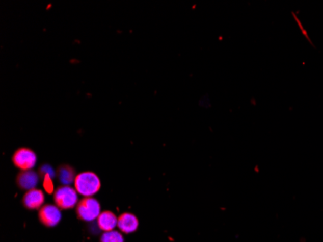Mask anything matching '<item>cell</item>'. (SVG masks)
I'll return each instance as SVG.
<instances>
[{
  "label": "cell",
  "mask_w": 323,
  "mask_h": 242,
  "mask_svg": "<svg viewBox=\"0 0 323 242\" xmlns=\"http://www.w3.org/2000/svg\"><path fill=\"white\" fill-rule=\"evenodd\" d=\"M75 189L79 195L86 198L95 195L101 188V180L93 172L78 174L75 179Z\"/></svg>",
  "instance_id": "6da1fadb"
},
{
  "label": "cell",
  "mask_w": 323,
  "mask_h": 242,
  "mask_svg": "<svg viewBox=\"0 0 323 242\" xmlns=\"http://www.w3.org/2000/svg\"><path fill=\"white\" fill-rule=\"evenodd\" d=\"M101 213L100 203L92 197L84 198L76 205V215L83 221L93 222Z\"/></svg>",
  "instance_id": "7a4b0ae2"
},
{
  "label": "cell",
  "mask_w": 323,
  "mask_h": 242,
  "mask_svg": "<svg viewBox=\"0 0 323 242\" xmlns=\"http://www.w3.org/2000/svg\"><path fill=\"white\" fill-rule=\"evenodd\" d=\"M76 189L70 185L57 188L55 192V202L60 209H71L77 205L78 197Z\"/></svg>",
  "instance_id": "3957f363"
},
{
  "label": "cell",
  "mask_w": 323,
  "mask_h": 242,
  "mask_svg": "<svg viewBox=\"0 0 323 242\" xmlns=\"http://www.w3.org/2000/svg\"><path fill=\"white\" fill-rule=\"evenodd\" d=\"M14 165L21 171H30L37 163V155L32 149L21 148L13 155Z\"/></svg>",
  "instance_id": "277c9868"
},
{
  "label": "cell",
  "mask_w": 323,
  "mask_h": 242,
  "mask_svg": "<svg viewBox=\"0 0 323 242\" xmlns=\"http://www.w3.org/2000/svg\"><path fill=\"white\" fill-rule=\"evenodd\" d=\"M62 213L60 208L55 205H45L40 208L39 219L48 228H53L61 221Z\"/></svg>",
  "instance_id": "5b68a950"
},
{
  "label": "cell",
  "mask_w": 323,
  "mask_h": 242,
  "mask_svg": "<svg viewBox=\"0 0 323 242\" xmlns=\"http://www.w3.org/2000/svg\"><path fill=\"white\" fill-rule=\"evenodd\" d=\"M39 176H40L39 174L33 172L32 170L21 171L17 177V184L20 189H23V190L29 191V190L35 189L40 179Z\"/></svg>",
  "instance_id": "8992f818"
},
{
  "label": "cell",
  "mask_w": 323,
  "mask_h": 242,
  "mask_svg": "<svg viewBox=\"0 0 323 242\" xmlns=\"http://www.w3.org/2000/svg\"><path fill=\"white\" fill-rule=\"evenodd\" d=\"M44 202H45L44 193L36 188L28 191L22 199L23 205L28 209H31V210L41 208L44 205Z\"/></svg>",
  "instance_id": "52a82bcc"
},
{
  "label": "cell",
  "mask_w": 323,
  "mask_h": 242,
  "mask_svg": "<svg viewBox=\"0 0 323 242\" xmlns=\"http://www.w3.org/2000/svg\"><path fill=\"white\" fill-rule=\"evenodd\" d=\"M117 227L122 233L126 234L134 233L139 228V220L132 213L125 212L118 217Z\"/></svg>",
  "instance_id": "ba28073f"
},
{
  "label": "cell",
  "mask_w": 323,
  "mask_h": 242,
  "mask_svg": "<svg viewBox=\"0 0 323 242\" xmlns=\"http://www.w3.org/2000/svg\"><path fill=\"white\" fill-rule=\"evenodd\" d=\"M118 218L112 211H103L97 219V226L101 231L111 232L117 227Z\"/></svg>",
  "instance_id": "9c48e42d"
},
{
  "label": "cell",
  "mask_w": 323,
  "mask_h": 242,
  "mask_svg": "<svg viewBox=\"0 0 323 242\" xmlns=\"http://www.w3.org/2000/svg\"><path fill=\"white\" fill-rule=\"evenodd\" d=\"M57 176L63 185H70L76 179L75 171L68 165H61L57 170Z\"/></svg>",
  "instance_id": "30bf717a"
},
{
  "label": "cell",
  "mask_w": 323,
  "mask_h": 242,
  "mask_svg": "<svg viewBox=\"0 0 323 242\" xmlns=\"http://www.w3.org/2000/svg\"><path fill=\"white\" fill-rule=\"evenodd\" d=\"M100 242H124V237L121 233L116 231L105 232L101 236Z\"/></svg>",
  "instance_id": "8fae6325"
},
{
  "label": "cell",
  "mask_w": 323,
  "mask_h": 242,
  "mask_svg": "<svg viewBox=\"0 0 323 242\" xmlns=\"http://www.w3.org/2000/svg\"><path fill=\"white\" fill-rule=\"evenodd\" d=\"M39 175L43 177V178H45V177H47L53 178V177H56V175H57V172H55V170L51 168L49 165H43V166L40 168Z\"/></svg>",
  "instance_id": "7c38bea8"
},
{
  "label": "cell",
  "mask_w": 323,
  "mask_h": 242,
  "mask_svg": "<svg viewBox=\"0 0 323 242\" xmlns=\"http://www.w3.org/2000/svg\"><path fill=\"white\" fill-rule=\"evenodd\" d=\"M44 187L48 193H51L53 190V183H52V178L47 177L44 178Z\"/></svg>",
  "instance_id": "4fadbf2b"
}]
</instances>
